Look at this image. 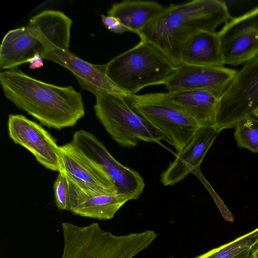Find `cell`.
<instances>
[{"instance_id": "1", "label": "cell", "mask_w": 258, "mask_h": 258, "mask_svg": "<svg viewBox=\"0 0 258 258\" xmlns=\"http://www.w3.org/2000/svg\"><path fill=\"white\" fill-rule=\"evenodd\" d=\"M5 96L42 124L60 130L75 125L85 115L80 92L33 78L18 68L0 73Z\"/></svg>"}, {"instance_id": "2", "label": "cell", "mask_w": 258, "mask_h": 258, "mask_svg": "<svg viewBox=\"0 0 258 258\" xmlns=\"http://www.w3.org/2000/svg\"><path fill=\"white\" fill-rule=\"evenodd\" d=\"M231 19L226 3L219 0H193L171 4L153 19L139 34L176 66L180 63L182 48L195 33L215 32Z\"/></svg>"}, {"instance_id": "3", "label": "cell", "mask_w": 258, "mask_h": 258, "mask_svg": "<svg viewBox=\"0 0 258 258\" xmlns=\"http://www.w3.org/2000/svg\"><path fill=\"white\" fill-rule=\"evenodd\" d=\"M63 248L61 258H133L158 236L153 230L117 236L98 223L79 226L63 222Z\"/></svg>"}, {"instance_id": "4", "label": "cell", "mask_w": 258, "mask_h": 258, "mask_svg": "<svg viewBox=\"0 0 258 258\" xmlns=\"http://www.w3.org/2000/svg\"><path fill=\"white\" fill-rule=\"evenodd\" d=\"M176 66L152 44L141 40L106 64V74L117 87L135 95L150 86L165 85Z\"/></svg>"}, {"instance_id": "5", "label": "cell", "mask_w": 258, "mask_h": 258, "mask_svg": "<svg viewBox=\"0 0 258 258\" xmlns=\"http://www.w3.org/2000/svg\"><path fill=\"white\" fill-rule=\"evenodd\" d=\"M96 97L95 115L112 139L123 147L137 145L139 141L158 143L164 137L132 104L103 91L90 88Z\"/></svg>"}, {"instance_id": "6", "label": "cell", "mask_w": 258, "mask_h": 258, "mask_svg": "<svg viewBox=\"0 0 258 258\" xmlns=\"http://www.w3.org/2000/svg\"><path fill=\"white\" fill-rule=\"evenodd\" d=\"M131 101L177 153L183 149L202 126L171 102L166 93L135 94Z\"/></svg>"}, {"instance_id": "7", "label": "cell", "mask_w": 258, "mask_h": 258, "mask_svg": "<svg viewBox=\"0 0 258 258\" xmlns=\"http://www.w3.org/2000/svg\"><path fill=\"white\" fill-rule=\"evenodd\" d=\"M258 109V55L244 63L220 98L215 127H235Z\"/></svg>"}, {"instance_id": "8", "label": "cell", "mask_w": 258, "mask_h": 258, "mask_svg": "<svg viewBox=\"0 0 258 258\" xmlns=\"http://www.w3.org/2000/svg\"><path fill=\"white\" fill-rule=\"evenodd\" d=\"M71 142L105 171L119 193L128 196L131 200L139 198L145 187L143 178L137 171L115 159L93 134L83 130L78 131Z\"/></svg>"}, {"instance_id": "9", "label": "cell", "mask_w": 258, "mask_h": 258, "mask_svg": "<svg viewBox=\"0 0 258 258\" xmlns=\"http://www.w3.org/2000/svg\"><path fill=\"white\" fill-rule=\"evenodd\" d=\"M217 34L224 64H243L258 55V7L231 18Z\"/></svg>"}, {"instance_id": "10", "label": "cell", "mask_w": 258, "mask_h": 258, "mask_svg": "<svg viewBox=\"0 0 258 258\" xmlns=\"http://www.w3.org/2000/svg\"><path fill=\"white\" fill-rule=\"evenodd\" d=\"M30 29L45 47L42 58L55 62L71 71L83 89H97L125 99L134 95L117 87L108 77L106 64L89 63L69 50H63L53 46L36 29Z\"/></svg>"}, {"instance_id": "11", "label": "cell", "mask_w": 258, "mask_h": 258, "mask_svg": "<svg viewBox=\"0 0 258 258\" xmlns=\"http://www.w3.org/2000/svg\"><path fill=\"white\" fill-rule=\"evenodd\" d=\"M9 137L29 150L45 168L60 171V146L56 140L37 123L20 114H10L8 121Z\"/></svg>"}, {"instance_id": "12", "label": "cell", "mask_w": 258, "mask_h": 258, "mask_svg": "<svg viewBox=\"0 0 258 258\" xmlns=\"http://www.w3.org/2000/svg\"><path fill=\"white\" fill-rule=\"evenodd\" d=\"M61 169L86 192H118L105 171L71 142L60 146Z\"/></svg>"}, {"instance_id": "13", "label": "cell", "mask_w": 258, "mask_h": 258, "mask_svg": "<svg viewBox=\"0 0 258 258\" xmlns=\"http://www.w3.org/2000/svg\"><path fill=\"white\" fill-rule=\"evenodd\" d=\"M238 70L222 67L198 66L181 63L166 82L168 92L198 90L209 92L219 98L224 94Z\"/></svg>"}, {"instance_id": "14", "label": "cell", "mask_w": 258, "mask_h": 258, "mask_svg": "<svg viewBox=\"0 0 258 258\" xmlns=\"http://www.w3.org/2000/svg\"><path fill=\"white\" fill-rule=\"evenodd\" d=\"M215 127L201 126L189 143L179 153L167 169L161 174L165 185H174L199 167L220 133Z\"/></svg>"}, {"instance_id": "15", "label": "cell", "mask_w": 258, "mask_h": 258, "mask_svg": "<svg viewBox=\"0 0 258 258\" xmlns=\"http://www.w3.org/2000/svg\"><path fill=\"white\" fill-rule=\"evenodd\" d=\"M45 47L26 26L9 31L4 37L0 47V68L2 70L16 68L29 62L38 53L42 57Z\"/></svg>"}, {"instance_id": "16", "label": "cell", "mask_w": 258, "mask_h": 258, "mask_svg": "<svg viewBox=\"0 0 258 258\" xmlns=\"http://www.w3.org/2000/svg\"><path fill=\"white\" fill-rule=\"evenodd\" d=\"M167 98L201 126H215L220 98L206 91L184 90L166 92Z\"/></svg>"}, {"instance_id": "17", "label": "cell", "mask_w": 258, "mask_h": 258, "mask_svg": "<svg viewBox=\"0 0 258 258\" xmlns=\"http://www.w3.org/2000/svg\"><path fill=\"white\" fill-rule=\"evenodd\" d=\"M78 188V193L71 211L82 217L99 220L111 219L131 200L128 196L118 191L91 193Z\"/></svg>"}, {"instance_id": "18", "label": "cell", "mask_w": 258, "mask_h": 258, "mask_svg": "<svg viewBox=\"0 0 258 258\" xmlns=\"http://www.w3.org/2000/svg\"><path fill=\"white\" fill-rule=\"evenodd\" d=\"M180 63L198 66H224L217 32L199 31L184 43Z\"/></svg>"}, {"instance_id": "19", "label": "cell", "mask_w": 258, "mask_h": 258, "mask_svg": "<svg viewBox=\"0 0 258 258\" xmlns=\"http://www.w3.org/2000/svg\"><path fill=\"white\" fill-rule=\"evenodd\" d=\"M164 8L156 2L126 0L113 4L107 14L117 18L128 31L139 35Z\"/></svg>"}, {"instance_id": "20", "label": "cell", "mask_w": 258, "mask_h": 258, "mask_svg": "<svg viewBox=\"0 0 258 258\" xmlns=\"http://www.w3.org/2000/svg\"><path fill=\"white\" fill-rule=\"evenodd\" d=\"M71 18L58 11L46 10L33 16L28 25L35 28L53 46L69 50Z\"/></svg>"}, {"instance_id": "21", "label": "cell", "mask_w": 258, "mask_h": 258, "mask_svg": "<svg viewBox=\"0 0 258 258\" xmlns=\"http://www.w3.org/2000/svg\"><path fill=\"white\" fill-rule=\"evenodd\" d=\"M258 242V227L195 258H232Z\"/></svg>"}, {"instance_id": "22", "label": "cell", "mask_w": 258, "mask_h": 258, "mask_svg": "<svg viewBox=\"0 0 258 258\" xmlns=\"http://www.w3.org/2000/svg\"><path fill=\"white\" fill-rule=\"evenodd\" d=\"M55 205L61 210L71 211L78 188L63 171L58 172L53 184Z\"/></svg>"}, {"instance_id": "23", "label": "cell", "mask_w": 258, "mask_h": 258, "mask_svg": "<svg viewBox=\"0 0 258 258\" xmlns=\"http://www.w3.org/2000/svg\"><path fill=\"white\" fill-rule=\"evenodd\" d=\"M234 135L239 148L258 152V119L249 116L242 120L235 126Z\"/></svg>"}, {"instance_id": "24", "label": "cell", "mask_w": 258, "mask_h": 258, "mask_svg": "<svg viewBox=\"0 0 258 258\" xmlns=\"http://www.w3.org/2000/svg\"><path fill=\"white\" fill-rule=\"evenodd\" d=\"M102 21L104 26L115 33H123L128 31L127 29L116 17L101 15Z\"/></svg>"}, {"instance_id": "25", "label": "cell", "mask_w": 258, "mask_h": 258, "mask_svg": "<svg viewBox=\"0 0 258 258\" xmlns=\"http://www.w3.org/2000/svg\"><path fill=\"white\" fill-rule=\"evenodd\" d=\"M29 62V68L32 70L40 68L43 66V59L38 53L35 54Z\"/></svg>"}, {"instance_id": "26", "label": "cell", "mask_w": 258, "mask_h": 258, "mask_svg": "<svg viewBox=\"0 0 258 258\" xmlns=\"http://www.w3.org/2000/svg\"><path fill=\"white\" fill-rule=\"evenodd\" d=\"M252 248L247 249L237 254L232 258H253L251 254Z\"/></svg>"}, {"instance_id": "27", "label": "cell", "mask_w": 258, "mask_h": 258, "mask_svg": "<svg viewBox=\"0 0 258 258\" xmlns=\"http://www.w3.org/2000/svg\"><path fill=\"white\" fill-rule=\"evenodd\" d=\"M251 254L253 258H258V242L251 248Z\"/></svg>"}, {"instance_id": "28", "label": "cell", "mask_w": 258, "mask_h": 258, "mask_svg": "<svg viewBox=\"0 0 258 258\" xmlns=\"http://www.w3.org/2000/svg\"><path fill=\"white\" fill-rule=\"evenodd\" d=\"M252 115L255 116L256 117L258 118V109L255 111L252 114Z\"/></svg>"}, {"instance_id": "29", "label": "cell", "mask_w": 258, "mask_h": 258, "mask_svg": "<svg viewBox=\"0 0 258 258\" xmlns=\"http://www.w3.org/2000/svg\"><path fill=\"white\" fill-rule=\"evenodd\" d=\"M170 258H173V257H170Z\"/></svg>"}]
</instances>
